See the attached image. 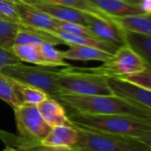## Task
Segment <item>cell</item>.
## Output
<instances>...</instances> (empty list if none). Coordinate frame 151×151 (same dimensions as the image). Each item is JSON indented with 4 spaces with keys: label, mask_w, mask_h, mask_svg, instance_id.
<instances>
[{
    "label": "cell",
    "mask_w": 151,
    "mask_h": 151,
    "mask_svg": "<svg viewBox=\"0 0 151 151\" xmlns=\"http://www.w3.org/2000/svg\"><path fill=\"white\" fill-rule=\"evenodd\" d=\"M124 1L130 3V4H136V5H140L141 2H142V0H124Z\"/></svg>",
    "instance_id": "obj_34"
},
{
    "label": "cell",
    "mask_w": 151,
    "mask_h": 151,
    "mask_svg": "<svg viewBox=\"0 0 151 151\" xmlns=\"http://www.w3.org/2000/svg\"><path fill=\"white\" fill-rule=\"evenodd\" d=\"M36 107L43 119L51 127L59 126H74L68 117L66 108L59 101L47 97L38 104Z\"/></svg>",
    "instance_id": "obj_12"
},
{
    "label": "cell",
    "mask_w": 151,
    "mask_h": 151,
    "mask_svg": "<svg viewBox=\"0 0 151 151\" xmlns=\"http://www.w3.org/2000/svg\"><path fill=\"white\" fill-rule=\"evenodd\" d=\"M14 4L25 26L44 31H51L57 28L55 19L36 8L34 5L20 2H14Z\"/></svg>",
    "instance_id": "obj_10"
},
{
    "label": "cell",
    "mask_w": 151,
    "mask_h": 151,
    "mask_svg": "<svg viewBox=\"0 0 151 151\" xmlns=\"http://www.w3.org/2000/svg\"><path fill=\"white\" fill-rule=\"evenodd\" d=\"M12 2H20V3H24V4H31V5H35L37 3L41 2L42 0H10Z\"/></svg>",
    "instance_id": "obj_33"
},
{
    "label": "cell",
    "mask_w": 151,
    "mask_h": 151,
    "mask_svg": "<svg viewBox=\"0 0 151 151\" xmlns=\"http://www.w3.org/2000/svg\"><path fill=\"white\" fill-rule=\"evenodd\" d=\"M44 42H48L53 45L64 44L62 40L44 30H40L24 25L20 26L14 41V44H31L37 47Z\"/></svg>",
    "instance_id": "obj_14"
},
{
    "label": "cell",
    "mask_w": 151,
    "mask_h": 151,
    "mask_svg": "<svg viewBox=\"0 0 151 151\" xmlns=\"http://www.w3.org/2000/svg\"><path fill=\"white\" fill-rule=\"evenodd\" d=\"M42 1L74 8V9L82 11L84 12H87V13H91V14L99 16L101 18L110 19L109 15H107L103 12L99 10L97 7H95L94 5L90 4L87 0H42Z\"/></svg>",
    "instance_id": "obj_24"
},
{
    "label": "cell",
    "mask_w": 151,
    "mask_h": 151,
    "mask_svg": "<svg viewBox=\"0 0 151 151\" xmlns=\"http://www.w3.org/2000/svg\"><path fill=\"white\" fill-rule=\"evenodd\" d=\"M20 24L0 19V46L12 50Z\"/></svg>",
    "instance_id": "obj_25"
},
{
    "label": "cell",
    "mask_w": 151,
    "mask_h": 151,
    "mask_svg": "<svg viewBox=\"0 0 151 151\" xmlns=\"http://www.w3.org/2000/svg\"><path fill=\"white\" fill-rule=\"evenodd\" d=\"M135 140H137L138 142L143 143L144 145L148 146L150 149H151V134H144V135H142L141 137L135 138Z\"/></svg>",
    "instance_id": "obj_31"
},
{
    "label": "cell",
    "mask_w": 151,
    "mask_h": 151,
    "mask_svg": "<svg viewBox=\"0 0 151 151\" xmlns=\"http://www.w3.org/2000/svg\"><path fill=\"white\" fill-rule=\"evenodd\" d=\"M119 79L125 80L126 81H129L131 83H133L137 86H140L151 91V68L149 66H147L142 72L129 75H125L119 77Z\"/></svg>",
    "instance_id": "obj_29"
},
{
    "label": "cell",
    "mask_w": 151,
    "mask_h": 151,
    "mask_svg": "<svg viewBox=\"0 0 151 151\" xmlns=\"http://www.w3.org/2000/svg\"><path fill=\"white\" fill-rule=\"evenodd\" d=\"M62 54L65 59L82 61L97 60L101 62L108 61L113 55L97 48L83 45H72L68 50L62 51Z\"/></svg>",
    "instance_id": "obj_18"
},
{
    "label": "cell",
    "mask_w": 151,
    "mask_h": 151,
    "mask_svg": "<svg viewBox=\"0 0 151 151\" xmlns=\"http://www.w3.org/2000/svg\"><path fill=\"white\" fill-rule=\"evenodd\" d=\"M62 151H79V150H62Z\"/></svg>",
    "instance_id": "obj_36"
},
{
    "label": "cell",
    "mask_w": 151,
    "mask_h": 151,
    "mask_svg": "<svg viewBox=\"0 0 151 151\" xmlns=\"http://www.w3.org/2000/svg\"><path fill=\"white\" fill-rule=\"evenodd\" d=\"M147 67L144 60L127 44L118 48L115 54L103 65L86 71L105 77L119 78L143 71Z\"/></svg>",
    "instance_id": "obj_6"
},
{
    "label": "cell",
    "mask_w": 151,
    "mask_h": 151,
    "mask_svg": "<svg viewBox=\"0 0 151 151\" xmlns=\"http://www.w3.org/2000/svg\"><path fill=\"white\" fill-rule=\"evenodd\" d=\"M3 151H18L16 150H14V149H12V148H11V147H6L4 150Z\"/></svg>",
    "instance_id": "obj_35"
},
{
    "label": "cell",
    "mask_w": 151,
    "mask_h": 151,
    "mask_svg": "<svg viewBox=\"0 0 151 151\" xmlns=\"http://www.w3.org/2000/svg\"><path fill=\"white\" fill-rule=\"evenodd\" d=\"M12 51L21 62L32 63L41 66H48L40 53L39 47L37 46L31 44H14L12 48Z\"/></svg>",
    "instance_id": "obj_22"
},
{
    "label": "cell",
    "mask_w": 151,
    "mask_h": 151,
    "mask_svg": "<svg viewBox=\"0 0 151 151\" xmlns=\"http://www.w3.org/2000/svg\"><path fill=\"white\" fill-rule=\"evenodd\" d=\"M140 7L145 13L151 14V0H142Z\"/></svg>",
    "instance_id": "obj_32"
},
{
    "label": "cell",
    "mask_w": 151,
    "mask_h": 151,
    "mask_svg": "<svg viewBox=\"0 0 151 151\" xmlns=\"http://www.w3.org/2000/svg\"><path fill=\"white\" fill-rule=\"evenodd\" d=\"M74 126L77 131L78 138L71 150L79 151H151L148 146L133 138Z\"/></svg>",
    "instance_id": "obj_4"
},
{
    "label": "cell",
    "mask_w": 151,
    "mask_h": 151,
    "mask_svg": "<svg viewBox=\"0 0 151 151\" xmlns=\"http://www.w3.org/2000/svg\"><path fill=\"white\" fill-rule=\"evenodd\" d=\"M125 32L126 44L129 45L151 68V36Z\"/></svg>",
    "instance_id": "obj_19"
},
{
    "label": "cell",
    "mask_w": 151,
    "mask_h": 151,
    "mask_svg": "<svg viewBox=\"0 0 151 151\" xmlns=\"http://www.w3.org/2000/svg\"><path fill=\"white\" fill-rule=\"evenodd\" d=\"M107 81L113 95L151 111V91L119 78L107 77Z\"/></svg>",
    "instance_id": "obj_9"
},
{
    "label": "cell",
    "mask_w": 151,
    "mask_h": 151,
    "mask_svg": "<svg viewBox=\"0 0 151 151\" xmlns=\"http://www.w3.org/2000/svg\"><path fill=\"white\" fill-rule=\"evenodd\" d=\"M39 50L48 66H69L64 61L62 51L56 50L53 44L44 42L39 46Z\"/></svg>",
    "instance_id": "obj_26"
},
{
    "label": "cell",
    "mask_w": 151,
    "mask_h": 151,
    "mask_svg": "<svg viewBox=\"0 0 151 151\" xmlns=\"http://www.w3.org/2000/svg\"><path fill=\"white\" fill-rule=\"evenodd\" d=\"M85 21L86 27L99 40L110 43L117 48L126 44L125 30L119 27L110 19L101 18L86 12Z\"/></svg>",
    "instance_id": "obj_8"
},
{
    "label": "cell",
    "mask_w": 151,
    "mask_h": 151,
    "mask_svg": "<svg viewBox=\"0 0 151 151\" xmlns=\"http://www.w3.org/2000/svg\"><path fill=\"white\" fill-rule=\"evenodd\" d=\"M0 73L23 84L44 92L49 97L59 101L65 93L57 85L60 71H52L39 66H29L21 63L4 66Z\"/></svg>",
    "instance_id": "obj_5"
},
{
    "label": "cell",
    "mask_w": 151,
    "mask_h": 151,
    "mask_svg": "<svg viewBox=\"0 0 151 151\" xmlns=\"http://www.w3.org/2000/svg\"><path fill=\"white\" fill-rule=\"evenodd\" d=\"M109 16H125L145 13L140 5L124 0H87Z\"/></svg>",
    "instance_id": "obj_17"
},
{
    "label": "cell",
    "mask_w": 151,
    "mask_h": 151,
    "mask_svg": "<svg viewBox=\"0 0 151 151\" xmlns=\"http://www.w3.org/2000/svg\"><path fill=\"white\" fill-rule=\"evenodd\" d=\"M59 102L72 111L91 115L127 116L151 122V111L131 103L124 98L113 96H79L62 95Z\"/></svg>",
    "instance_id": "obj_1"
},
{
    "label": "cell",
    "mask_w": 151,
    "mask_h": 151,
    "mask_svg": "<svg viewBox=\"0 0 151 151\" xmlns=\"http://www.w3.org/2000/svg\"><path fill=\"white\" fill-rule=\"evenodd\" d=\"M54 36L60 38L64 42V44L69 45V47L72 45H83V46H89L97 48L99 50H104L106 52H109L110 54H115L116 51L118 50L116 46L108 43L106 42H103L101 40H99L94 37L90 36H82V35H75L72 34H69L67 32H64L62 30H60L58 28L51 31H46Z\"/></svg>",
    "instance_id": "obj_16"
},
{
    "label": "cell",
    "mask_w": 151,
    "mask_h": 151,
    "mask_svg": "<svg viewBox=\"0 0 151 151\" xmlns=\"http://www.w3.org/2000/svg\"><path fill=\"white\" fill-rule=\"evenodd\" d=\"M11 80H12V85L18 94V96L22 104L37 105L42 101H44V99L49 97L44 92L41 91L38 88L23 84V83L14 81L12 79H11Z\"/></svg>",
    "instance_id": "obj_21"
},
{
    "label": "cell",
    "mask_w": 151,
    "mask_h": 151,
    "mask_svg": "<svg viewBox=\"0 0 151 151\" xmlns=\"http://www.w3.org/2000/svg\"><path fill=\"white\" fill-rule=\"evenodd\" d=\"M34 6L39 9L40 11L45 12L46 14L50 15L55 19L61 21H66V22H73V23H77L86 26V21H85L86 12H84L82 11L60 5V4L44 2V1H41L36 4H35Z\"/></svg>",
    "instance_id": "obj_13"
},
{
    "label": "cell",
    "mask_w": 151,
    "mask_h": 151,
    "mask_svg": "<svg viewBox=\"0 0 151 151\" xmlns=\"http://www.w3.org/2000/svg\"><path fill=\"white\" fill-rule=\"evenodd\" d=\"M0 100L5 102L13 110L22 104L9 77L0 73Z\"/></svg>",
    "instance_id": "obj_23"
},
{
    "label": "cell",
    "mask_w": 151,
    "mask_h": 151,
    "mask_svg": "<svg viewBox=\"0 0 151 151\" xmlns=\"http://www.w3.org/2000/svg\"><path fill=\"white\" fill-rule=\"evenodd\" d=\"M13 111L19 135L27 141L40 142L52 129L43 119L36 105L22 104Z\"/></svg>",
    "instance_id": "obj_7"
},
{
    "label": "cell",
    "mask_w": 151,
    "mask_h": 151,
    "mask_svg": "<svg viewBox=\"0 0 151 151\" xmlns=\"http://www.w3.org/2000/svg\"><path fill=\"white\" fill-rule=\"evenodd\" d=\"M68 117L78 127L110 134L138 138L151 134V122L119 115H91L69 111Z\"/></svg>",
    "instance_id": "obj_2"
},
{
    "label": "cell",
    "mask_w": 151,
    "mask_h": 151,
    "mask_svg": "<svg viewBox=\"0 0 151 151\" xmlns=\"http://www.w3.org/2000/svg\"><path fill=\"white\" fill-rule=\"evenodd\" d=\"M0 19L24 25L14 2L10 0H0Z\"/></svg>",
    "instance_id": "obj_27"
},
{
    "label": "cell",
    "mask_w": 151,
    "mask_h": 151,
    "mask_svg": "<svg viewBox=\"0 0 151 151\" xmlns=\"http://www.w3.org/2000/svg\"><path fill=\"white\" fill-rule=\"evenodd\" d=\"M109 17L114 23L125 31L151 36V14L142 13Z\"/></svg>",
    "instance_id": "obj_15"
},
{
    "label": "cell",
    "mask_w": 151,
    "mask_h": 151,
    "mask_svg": "<svg viewBox=\"0 0 151 151\" xmlns=\"http://www.w3.org/2000/svg\"><path fill=\"white\" fill-rule=\"evenodd\" d=\"M55 22H56V27L58 29L62 30L64 32H67L69 34H72L75 35L90 36V37L96 38V36L93 35V33L86 26L77 24V23H73V22L61 21L58 19H55Z\"/></svg>",
    "instance_id": "obj_28"
},
{
    "label": "cell",
    "mask_w": 151,
    "mask_h": 151,
    "mask_svg": "<svg viewBox=\"0 0 151 151\" xmlns=\"http://www.w3.org/2000/svg\"><path fill=\"white\" fill-rule=\"evenodd\" d=\"M18 63H21V61L12 50H6L0 46V70L5 65Z\"/></svg>",
    "instance_id": "obj_30"
},
{
    "label": "cell",
    "mask_w": 151,
    "mask_h": 151,
    "mask_svg": "<svg viewBox=\"0 0 151 151\" xmlns=\"http://www.w3.org/2000/svg\"><path fill=\"white\" fill-rule=\"evenodd\" d=\"M0 140L6 145V147H11L18 151H62L42 146L40 142H33L27 141L20 135L15 136L14 134L7 133L1 129Z\"/></svg>",
    "instance_id": "obj_20"
},
{
    "label": "cell",
    "mask_w": 151,
    "mask_h": 151,
    "mask_svg": "<svg viewBox=\"0 0 151 151\" xmlns=\"http://www.w3.org/2000/svg\"><path fill=\"white\" fill-rule=\"evenodd\" d=\"M77 138V131L75 126H59L52 127L46 137L40 142V144L57 150H67L75 146Z\"/></svg>",
    "instance_id": "obj_11"
},
{
    "label": "cell",
    "mask_w": 151,
    "mask_h": 151,
    "mask_svg": "<svg viewBox=\"0 0 151 151\" xmlns=\"http://www.w3.org/2000/svg\"><path fill=\"white\" fill-rule=\"evenodd\" d=\"M57 85L65 94L79 96H113L107 77L90 73L85 68L68 66L60 70Z\"/></svg>",
    "instance_id": "obj_3"
}]
</instances>
